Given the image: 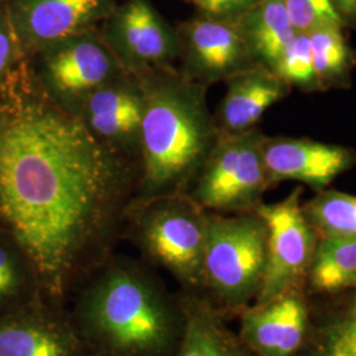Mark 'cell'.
Wrapping results in <instances>:
<instances>
[{
	"instance_id": "6da1fadb",
	"label": "cell",
	"mask_w": 356,
	"mask_h": 356,
	"mask_svg": "<svg viewBox=\"0 0 356 356\" xmlns=\"http://www.w3.org/2000/svg\"><path fill=\"white\" fill-rule=\"evenodd\" d=\"M0 107V227L32 261L44 297L58 305L111 223L126 170L116 148L42 82Z\"/></svg>"
},
{
	"instance_id": "7a4b0ae2",
	"label": "cell",
	"mask_w": 356,
	"mask_h": 356,
	"mask_svg": "<svg viewBox=\"0 0 356 356\" xmlns=\"http://www.w3.org/2000/svg\"><path fill=\"white\" fill-rule=\"evenodd\" d=\"M88 351L175 356L184 331L181 301L147 269L114 261L85 285L70 316Z\"/></svg>"
},
{
	"instance_id": "3957f363",
	"label": "cell",
	"mask_w": 356,
	"mask_h": 356,
	"mask_svg": "<svg viewBox=\"0 0 356 356\" xmlns=\"http://www.w3.org/2000/svg\"><path fill=\"white\" fill-rule=\"evenodd\" d=\"M134 76L143 95L140 201L185 193L220 136L207 107L206 86L172 66Z\"/></svg>"
},
{
	"instance_id": "277c9868",
	"label": "cell",
	"mask_w": 356,
	"mask_h": 356,
	"mask_svg": "<svg viewBox=\"0 0 356 356\" xmlns=\"http://www.w3.org/2000/svg\"><path fill=\"white\" fill-rule=\"evenodd\" d=\"M268 229L254 210L207 211L202 286L219 310L243 312L260 292L267 266Z\"/></svg>"
},
{
	"instance_id": "5b68a950",
	"label": "cell",
	"mask_w": 356,
	"mask_h": 356,
	"mask_svg": "<svg viewBox=\"0 0 356 356\" xmlns=\"http://www.w3.org/2000/svg\"><path fill=\"white\" fill-rule=\"evenodd\" d=\"M136 209L141 250L186 289L201 288L207 210L185 193L139 201Z\"/></svg>"
},
{
	"instance_id": "8992f818",
	"label": "cell",
	"mask_w": 356,
	"mask_h": 356,
	"mask_svg": "<svg viewBox=\"0 0 356 356\" xmlns=\"http://www.w3.org/2000/svg\"><path fill=\"white\" fill-rule=\"evenodd\" d=\"M266 135L254 127L241 134H220L191 198L213 213L252 211L270 186L263 160Z\"/></svg>"
},
{
	"instance_id": "52a82bcc",
	"label": "cell",
	"mask_w": 356,
	"mask_h": 356,
	"mask_svg": "<svg viewBox=\"0 0 356 356\" xmlns=\"http://www.w3.org/2000/svg\"><path fill=\"white\" fill-rule=\"evenodd\" d=\"M301 188L280 202L260 204L254 211L267 225V266L254 304L300 288L307 277L318 243V232L306 219L301 204Z\"/></svg>"
},
{
	"instance_id": "ba28073f",
	"label": "cell",
	"mask_w": 356,
	"mask_h": 356,
	"mask_svg": "<svg viewBox=\"0 0 356 356\" xmlns=\"http://www.w3.org/2000/svg\"><path fill=\"white\" fill-rule=\"evenodd\" d=\"M40 54L42 85L73 110L94 90L128 73L94 31L66 38Z\"/></svg>"
},
{
	"instance_id": "9c48e42d",
	"label": "cell",
	"mask_w": 356,
	"mask_h": 356,
	"mask_svg": "<svg viewBox=\"0 0 356 356\" xmlns=\"http://www.w3.org/2000/svg\"><path fill=\"white\" fill-rule=\"evenodd\" d=\"M103 41L128 73L172 66L179 58L178 33L166 24L148 0H127L111 15Z\"/></svg>"
},
{
	"instance_id": "30bf717a",
	"label": "cell",
	"mask_w": 356,
	"mask_h": 356,
	"mask_svg": "<svg viewBox=\"0 0 356 356\" xmlns=\"http://www.w3.org/2000/svg\"><path fill=\"white\" fill-rule=\"evenodd\" d=\"M178 38L182 73L206 88L256 65L234 20L204 13L182 26Z\"/></svg>"
},
{
	"instance_id": "8fae6325",
	"label": "cell",
	"mask_w": 356,
	"mask_h": 356,
	"mask_svg": "<svg viewBox=\"0 0 356 356\" xmlns=\"http://www.w3.org/2000/svg\"><path fill=\"white\" fill-rule=\"evenodd\" d=\"M70 316L47 298L0 314V356H82Z\"/></svg>"
},
{
	"instance_id": "7c38bea8",
	"label": "cell",
	"mask_w": 356,
	"mask_h": 356,
	"mask_svg": "<svg viewBox=\"0 0 356 356\" xmlns=\"http://www.w3.org/2000/svg\"><path fill=\"white\" fill-rule=\"evenodd\" d=\"M110 11V0H13L8 8L20 47L40 51L92 31Z\"/></svg>"
},
{
	"instance_id": "4fadbf2b",
	"label": "cell",
	"mask_w": 356,
	"mask_h": 356,
	"mask_svg": "<svg viewBox=\"0 0 356 356\" xmlns=\"http://www.w3.org/2000/svg\"><path fill=\"white\" fill-rule=\"evenodd\" d=\"M263 160L270 186L292 179L321 191L356 165V152L350 147L306 138L266 136Z\"/></svg>"
},
{
	"instance_id": "5bb4252c",
	"label": "cell",
	"mask_w": 356,
	"mask_h": 356,
	"mask_svg": "<svg viewBox=\"0 0 356 356\" xmlns=\"http://www.w3.org/2000/svg\"><path fill=\"white\" fill-rule=\"evenodd\" d=\"M309 329V310L300 288L248 306L242 312L243 343L254 356H297Z\"/></svg>"
},
{
	"instance_id": "9a60e30c",
	"label": "cell",
	"mask_w": 356,
	"mask_h": 356,
	"mask_svg": "<svg viewBox=\"0 0 356 356\" xmlns=\"http://www.w3.org/2000/svg\"><path fill=\"white\" fill-rule=\"evenodd\" d=\"M90 131L113 145H139L143 95L138 78L126 73L94 90L74 108Z\"/></svg>"
},
{
	"instance_id": "2e32d148",
	"label": "cell",
	"mask_w": 356,
	"mask_h": 356,
	"mask_svg": "<svg viewBox=\"0 0 356 356\" xmlns=\"http://www.w3.org/2000/svg\"><path fill=\"white\" fill-rule=\"evenodd\" d=\"M226 82L227 91L216 116L220 134H241L256 127L268 108L292 89L275 72L259 64Z\"/></svg>"
},
{
	"instance_id": "e0dca14e",
	"label": "cell",
	"mask_w": 356,
	"mask_h": 356,
	"mask_svg": "<svg viewBox=\"0 0 356 356\" xmlns=\"http://www.w3.org/2000/svg\"><path fill=\"white\" fill-rule=\"evenodd\" d=\"M184 331L175 356H254L225 325L220 310L195 296L179 298Z\"/></svg>"
},
{
	"instance_id": "ac0fdd59",
	"label": "cell",
	"mask_w": 356,
	"mask_h": 356,
	"mask_svg": "<svg viewBox=\"0 0 356 356\" xmlns=\"http://www.w3.org/2000/svg\"><path fill=\"white\" fill-rule=\"evenodd\" d=\"M234 22L245 40L254 63L272 72L298 33L282 0H259L250 11Z\"/></svg>"
},
{
	"instance_id": "d6986e66",
	"label": "cell",
	"mask_w": 356,
	"mask_h": 356,
	"mask_svg": "<svg viewBox=\"0 0 356 356\" xmlns=\"http://www.w3.org/2000/svg\"><path fill=\"white\" fill-rule=\"evenodd\" d=\"M44 298L32 261L13 236L0 227V314Z\"/></svg>"
},
{
	"instance_id": "ffe728a7",
	"label": "cell",
	"mask_w": 356,
	"mask_h": 356,
	"mask_svg": "<svg viewBox=\"0 0 356 356\" xmlns=\"http://www.w3.org/2000/svg\"><path fill=\"white\" fill-rule=\"evenodd\" d=\"M306 279L318 293L355 291L356 239L319 236Z\"/></svg>"
},
{
	"instance_id": "44dd1931",
	"label": "cell",
	"mask_w": 356,
	"mask_h": 356,
	"mask_svg": "<svg viewBox=\"0 0 356 356\" xmlns=\"http://www.w3.org/2000/svg\"><path fill=\"white\" fill-rule=\"evenodd\" d=\"M343 28L330 24L307 33L321 91L347 88L351 79L356 54L344 38Z\"/></svg>"
},
{
	"instance_id": "7402d4cb",
	"label": "cell",
	"mask_w": 356,
	"mask_h": 356,
	"mask_svg": "<svg viewBox=\"0 0 356 356\" xmlns=\"http://www.w3.org/2000/svg\"><path fill=\"white\" fill-rule=\"evenodd\" d=\"M306 219L319 236L356 239V195L321 191L302 204Z\"/></svg>"
},
{
	"instance_id": "603a6c76",
	"label": "cell",
	"mask_w": 356,
	"mask_h": 356,
	"mask_svg": "<svg viewBox=\"0 0 356 356\" xmlns=\"http://www.w3.org/2000/svg\"><path fill=\"white\" fill-rule=\"evenodd\" d=\"M306 356H356V289L319 325Z\"/></svg>"
},
{
	"instance_id": "cb8c5ba5",
	"label": "cell",
	"mask_w": 356,
	"mask_h": 356,
	"mask_svg": "<svg viewBox=\"0 0 356 356\" xmlns=\"http://www.w3.org/2000/svg\"><path fill=\"white\" fill-rule=\"evenodd\" d=\"M273 72L291 88L302 91H321L307 33H297L289 48L277 61Z\"/></svg>"
},
{
	"instance_id": "d4e9b609",
	"label": "cell",
	"mask_w": 356,
	"mask_h": 356,
	"mask_svg": "<svg viewBox=\"0 0 356 356\" xmlns=\"http://www.w3.org/2000/svg\"><path fill=\"white\" fill-rule=\"evenodd\" d=\"M282 3L297 32L309 33L330 24L343 26L327 0H282Z\"/></svg>"
},
{
	"instance_id": "484cf974",
	"label": "cell",
	"mask_w": 356,
	"mask_h": 356,
	"mask_svg": "<svg viewBox=\"0 0 356 356\" xmlns=\"http://www.w3.org/2000/svg\"><path fill=\"white\" fill-rule=\"evenodd\" d=\"M20 48L19 38L16 36L7 10L0 16V85L11 69Z\"/></svg>"
},
{
	"instance_id": "4316f807",
	"label": "cell",
	"mask_w": 356,
	"mask_h": 356,
	"mask_svg": "<svg viewBox=\"0 0 356 356\" xmlns=\"http://www.w3.org/2000/svg\"><path fill=\"white\" fill-rule=\"evenodd\" d=\"M259 0H197V4L202 13L227 19L236 20L242 15L250 11Z\"/></svg>"
},
{
	"instance_id": "83f0119b",
	"label": "cell",
	"mask_w": 356,
	"mask_h": 356,
	"mask_svg": "<svg viewBox=\"0 0 356 356\" xmlns=\"http://www.w3.org/2000/svg\"><path fill=\"white\" fill-rule=\"evenodd\" d=\"M331 8L339 16L343 26L356 23V0H327Z\"/></svg>"
},
{
	"instance_id": "f1b7e54d",
	"label": "cell",
	"mask_w": 356,
	"mask_h": 356,
	"mask_svg": "<svg viewBox=\"0 0 356 356\" xmlns=\"http://www.w3.org/2000/svg\"><path fill=\"white\" fill-rule=\"evenodd\" d=\"M3 127H4V122H3V113H1V107H0V151H1V144H3Z\"/></svg>"
},
{
	"instance_id": "f546056e",
	"label": "cell",
	"mask_w": 356,
	"mask_h": 356,
	"mask_svg": "<svg viewBox=\"0 0 356 356\" xmlns=\"http://www.w3.org/2000/svg\"><path fill=\"white\" fill-rule=\"evenodd\" d=\"M82 356H107V355H103V354H98V353H92V351H85V354Z\"/></svg>"
},
{
	"instance_id": "4dcf8cb0",
	"label": "cell",
	"mask_w": 356,
	"mask_h": 356,
	"mask_svg": "<svg viewBox=\"0 0 356 356\" xmlns=\"http://www.w3.org/2000/svg\"><path fill=\"white\" fill-rule=\"evenodd\" d=\"M1 15H3V11H1V8H0V16H1Z\"/></svg>"
},
{
	"instance_id": "1f68e13d",
	"label": "cell",
	"mask_w": 356,
	"mask_h": 356,
	"mask_svg": "<svg viewBox=\"0 0 356 356\" xmlns=\"http://www.w3.org/2000/svg\"><path fill=\"white\" fill-rule=\"evenodd\" d=\"M191 1H193V3H195V1H197V0H191Z\"/></svg>"
}]
</instances>
